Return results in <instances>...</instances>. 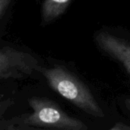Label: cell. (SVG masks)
Here are the masks:
<instances>
[{
  "instance_id": "cell-1",
  "label": "cell",
  "mask_w": 130,
  "mask_h": 130,
  "mask_svg": "<svg viewBox=\"0 0 130 130\" xmlns=\"http://www.w3.org/2000/svg\"><path fill=\"white\" fill-rule=\"evenodd\" d=\"M53 90L84 112L98 118L104 113L88 87L62 66H56L43 71Z\"/></svg>"
},
{
  "instance_id": "cell-2",
  "label": "cell",
  "mask_w": 130,
  "mask_h": 130,
  "mask_svg": "<svg viewBox=\"0 0 130 130\" xmlns=\"http://www.w3.org/2000/svg\"><path fill=\"white\" fill-rule=\"evenodd\" d=\"M28 102L33 109V113L21 117L27 129L34 128L60 130L88 129L85 123L69 117L58 104L50 99L34 97L29 99Z\"/></svg>"
},
{
  "instance_id": "cell-3",
  "label": "cell",
  "mask_w": 130,
  "mask_h": 130,
  "mask_svg": "<svg viewBox=\"0 0 130 130\" xmlns=\"http://www.w3.org/2000/svg\"><path fill=\"white\" fill-rule=\"evenodd\" d=\"M39 69L37 59L30 53L3 46L0 50V78H24Z\"/></svg>"
},
{
  "instance_id": "cell-4",
  "label": "cell",
  "mask_w": 130,
  "mask_h": 130,
  "mask_svg": "<svg viewBox=\"0 0 130 130\" xmlns=\"http://www.w3.org/2000/svg\"><path fill=\"white\" fill-rule=\"evenodd\" d=\"M95 40L102 50L121 62L130 74V43L106 31L97 34Z\"/></svg>"
},
{
  "instance_id": "cell-5",
  "label": "cell",
  "mask_w": 130,
  "mask_h": 130,
  "mask_svg": "<svg viewBox=\"0 0 130 130\" xmlns=\"http://www.w3.org/2000/svg\"><path fill=\"white\" fill-rule=\"evenodd\" d=\"M72 0H44L42 5V18L45 22H50L66 10Z\"/></svg>"
},
{
  "instance_id": "cell-6",
  "label": "cell",
  "mask_w": 130,
  "mask_h": 130,
  "mask_svg": "<svg viewBox=\"0 0 130 130\" xmlns=\"http://www.w3.org/2000/svg\"><path fill=\"white\" fill-rule=\"evenodd\" d=\"M11 0H0V18L5 15Z\"/></svg>"
},
{
  "instance_id": "cell-7",
  "label": "cell",
  "mask_w": 130,
  "mask_h": 130,
  "mask_svg": "<svg viewBox=\"0 0 130 130\" xmlns=\"http://www.w3.org/2000/svg\"><path fill=\"white\" fill-rule=\"evenodd\" d=\"M111 130H129L130 129V126H127L123 123H116L111 129Z\"/></svg>"
},
{
  "instance_id": "cell-8",
  "label": "cell",
  "mask_w": 130,
  "mask_h": 130,
  "mask_svg": "<svg viewBox=\"0 0 130 130\" xmlns=\"http://www.w3.org/2000/svg\"><path fill=\"white\" fill-rule=\"evenodd\" d=\"M125 106L130 111V98H128L125 101Z\"/></svg>"
}]
</instances>
